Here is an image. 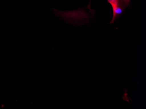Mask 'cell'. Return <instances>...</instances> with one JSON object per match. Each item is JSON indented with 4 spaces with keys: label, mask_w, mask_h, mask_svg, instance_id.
<instances>
[{
    "label": "cell",
    "mask_w": 146,
    "mask_h": 109,
    "mask_svg": "<svg viewBox=\"0 0 146 109\" xmlns=\"http://www.w3.org/2000/svg\"><path fill=\"white\" fill-rule=\"evenodd\" d=\"M113 10V17L110 23H113L116 19L123 13L124 7L121 3L111 5Z\"/></svg>",
    "instance_id": "6da1fadb"
},
{
    "label": "cell",
    "mask_w": 146,
    "mask_h": 109,
    "mask_svg": "<svg viewBox=\"0 0 146 109\" xmlns=\"http://www.w3.org/2000/svg\"><path fill=\"white\" fill-rule=\"evenodd\" d=\"M122 1V0H108V2L110 3L111 5L121 3Z\"/></svg>",
    "instance_id": "7a4b0ae2"
},
{
    "label": "cell",
    "mask_w": 146,
    "mask_h": 109,
    "mask_svg": "<svg viewBox=\"0 0 146 109\" xmlns=\"http://www.w3.org/2000/svg\"><path fill=\"white\" fill-rule=\"evenodd\" d=\"M123 1H124L125 6H127L129 5V3L130 0H123Z\"/></svg>",
    "instance_id": "3957f363"
}]
</instances>
